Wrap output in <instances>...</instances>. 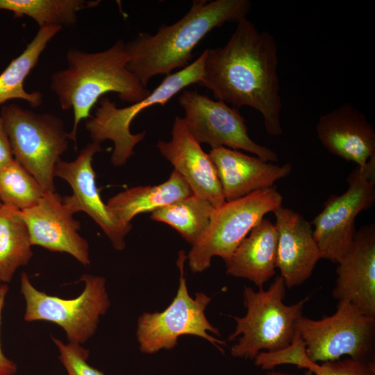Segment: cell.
<instances>
[{"mask_svg":"<svg viewBox=\"0 0 375 375\" xmlns=\"http://www.w3.org/2000/svg\"><path fill=\"white\" fill-rule=\"evenodd\" d=\"M200 85L237 109L249 106L262 116L267 133L282 134L283 108L278 74V45L267 31L247 18L237 23L227 43L207 49Z\"/></svg>","mask_w":375,"mask_h":375,"instance_id":"obj_1","label":"cell"},{"mask_svg":"<svg viewBox=\"0 0 375 375\" xmlns=\"http://www.w3.org/2000/svg\"><path fill=\"white\" fill-rule=\"evenodd\" d=\"M251 8L249 0H194L176 22L162 24L153 35L140 33L126 42L128 68L147 88L152 77L188 65L193 50L206 35L226 23L247 18Z\"/></svg>","mask_w":375,"mask_h":375,"instance_id":"obj_2","label":"cell"},{"mask_svg":"<svg viewBox=\"0 0 375 375\" xmlns=\"http://www.w3.org/2000/svg\"><path fill=\"white\" fill-rule=\"evenodd\" d=\"M129 59L122 40L99 52L72 49L67 53V67L51 76L50 88L61 108L73 110V127L69 135L75 144L79 123L92 116V108L104 94L115 92L122 101L131 104L150 94L128 69Z\"/></svg>","mask_w":375,"mask_h":375,"instance_id":"obj_3","label":"cell"},{"mask_svg":"<svg viewBox=\"0 0 375 375\" xmlns=\"http://www.w3.org/2000/svg\"><path fill=\"white\" fill-rule=\"evenodd\" d=\"M285 292L281 276L276 277L267 290L261 288L255 291L244 287L243 304L247 313L243 317H233L236 327L228 338L232 341L240 336L231 349L233 356L254 359L261 351H274L292 343L309 297L287 305L283 302Z\"/></svg>","mask_w":375,"mask_h":375,"instance_id":"obj_4","label":"cell"},{"mask_svg":"<svg viewBox=\"0 0 375 375\" xmlns=\"http://www.w3.org/2000/svg\"><path fill=\"white\" fill-rule=\"evenodd\" d=\"M205 50L193 62L165 76L162 81L143 99L124 108L117 107L109 98L100 99L95 114L87 119L85 128L92 142L109 140L114 143L111 162L115 166L126 164L134 154L135 147L145 137L146 132L132 134L130 126L142 110L155 105L164 106L176 94L192 84L200 85L203 75Z\"/></svg>","mask_w":375,"mask_h":375,"instance_id":"obj_5","label":"cell"},{"mask_svg":"<svg viewBox=\"0 0 375 375\" xmlns=\"http://www.w3.org/2000/svg\"><path fill=\"white\" fill-rule=\"evenodd\" d=\"M0 114L14 158L37 180L45 193L56 192V165L67 149L69 139L62 119L15 104L3 106Z\"/></svg>","mask_w":375,"mask_h":375,"instance_id":"obj_6","label":"cell"},{"mask_svg":"<svg viewBox=\"0 0 375 375\" xmlns=\"http://www.w3.org/2000/svg\"><path fill=\"white\" fill-rule=\"evenodd\" d=\"M283 199L276 188L272 186L226 201L215 208L208 226L187 256L192 272L207 269L214 256L224 262L228 260L265 215L282 206Z\"/></svg>","mask_w":375,"mask_h":375,"instance_id":"obj_7","label":"cell"},{"mask_svg":"<svg viewBox=\"0 0 375 375\" xmlns=\"http://www.w3.org/2000/svg\"><path fill=\"white\" fill-rule=\"evenodd\" d=\"M80 280L84 283L81 294L62 299L38 290L23 272L20 292L26 303L24 320L56 324L65 331L69 342H85L95 333L100 317L106 312L110 301L103 277L85 274Z\"/></svg>","mask_w":375,"mask_h":375,"instance_id":"obj_8","label":"cell"},{"mask_svg":"<svg viewBox=\"0 0 375 375\" xmlns=\"http://www.w3.org/2000/svg\"><path fill=\"white\" fill-rule=\"evenodd\" d=\"M186 258L185 251H180L176 261L180 270L179 286L172 303L162 312H144L138 319L136 335L142 353L151 354L172 349L184 335L202 338L224 353L222 346H226V342L208 333L221 335L205 314L211 298L202 292H197L194 298L189 294L184 274Z\"/></svg>","mask_w":375,"mask_h":375,"instance_id":"obj_9","label":"cell"},{"mask_svg":"<svg viewBox=\"0 0 375 375\" xmlns=\"http://www.w3.org/2000/svg\"><path fill=\"white\" fill-rule=\"evenodd\" d=\"M297 331L314 362L335 360L344 356L374 360L375 317L365 314L350 302L338 301L335 313L321 319L302 316Z\"/></svg>","mask_w":375,"mask_h":375,"instance_id":"obj_10","label":"cell"},{"mask_svg":"<svg viewBox=\"0 0 375 375\" xmlns=\"http://www.w3.org/2000/svg\"><path fill=\"white\" fill-rule=\"evenodd\" d=\"M348 188L331 195L310 224L322 258L338 262L349 249L356 233L358 215L375 202V155L364 167L357 166L348 176Z\"/></svg>","mask_w":375,"mask_h":375,"instance_id":"obj_11","label":"cell"},{"mask_svg":"<svg viewBox=\"0 0 375 375\" xmlns=\"http://www.w3.org/2000/svg\"><path fill=\"white\" fill-rule=\"evenodd\" d=\"M184 110L183 120L194 139L212 149L224 147L242 149L261 160L278 161L276 153L253 141L248 134L245 119L238 109L222 101H215L194 90H184L178 97Z\"/></svg>","mask_w":375,"mask_h":375,"instance_id":"obj_12","label":"cell"},{"mask_svg":"<svg viewBox=\"0 0 375 375\" xmlns=\"http://www.w3.org/2000/svg\"><path fill=\"white\" fill-rule=\"evenodd\" d=\"M103 150L99 143H88L74 160L67 162L60 159L56 165L55 176L67 181L72 189L71 195L62 197L63 203L74 214L82 211L88 215L113 247L122 251L126 247L125 237L132 225L114 216L100 196L92 160L94 156Z\"/></svg>","mask_w":375,"mask_h":375,"instance_id":"obj_13","label":"cell"},{"mask_svg":"<svg viewBox=\"0 0 375 375\" xmlns=\"http://www.w3.org/2000/svg\"><path fill=\"white\" fill-rule=\"evenodd\" d=\"M21 212L32 245L67 253L83 265H90L88 242L78 233L81 224L58 194L47 192L36 205Z\"/></svg>","mask_w":375,"mask_h":375,"instance_id":"obj_14","label":"cell"},{"mask_svg":"<svg viewBox=\"0 0 375 375\" xmlns=\"http://www.w3.org/2000/svg\"><path fill=\"white\" fill-rule=\"evenodd\" d=\"M333 297L348 301L362 312L375 317V226L356 231L352 243L338 262Z\"/></svg>","mask_w":375,"mask_h":375,"instance_id":"obj_15","label":"cell"},{"mask_svg":"<svg viewBox=\"0 0 375 375\" xmlns=\"http://www.w3.org/2000/svg\"><path fill=\"white\" fill-rule=\"evenodd\" d=\"M156 147L185 178L193 194L208 200L215 208L226 202L212 160L190 133L182 117H175L172 139L159 140Z\"/></svg>","mask_w":375,"mask_h":375,"instance_id":"obj_16","label":"cell"},{"mask_svg":"<svg viewBox=\"0 0 375 375\" xmlns=\"http://www.w3.org/2000/svg\"><path fill=\"white\" fill-rule=\"evenodd\" d=\"M273 213L278 234L276 268L290 289L310 277L322 255L310 222L283 205Z\"/></svg>","mask_w":375,"mask_h":375,"instance_id":"obj_17","label":"cell"},{"mask_svg":"<svg viewBox=\"0 0 375 375\" xmlns=\"http://www.w3.org/2000/svg\"><path fill=\"white\" fill-rule=\"evenodd\" d=\"M317 138L331 153L364 167L375 155V131L366 115L350 103L320 116Z\"/></svg>","mask_w":375,"mask_h":375,"instance_id":"obj_18","label":"cell"},{"mask_svg":"<svg viewBox=\"0 0 375 375\" xmlns=\"http://www.w3.org/2000/svg\"><path fill=\"white\" fill-rule=\"evenodd\" d=\"M208 155L215 167L226 201L272 187L292 170L290 164L274 165L224 147L212 149Z\"/></svg>","mask_w":375,"mask_h":375,"instance_id":"obj_19","label":"cell"},{"mask_svg":"<svg viewBox=\"0 0 375 375\" xmlns=\"http://www.w3.org/2000/svg\"><path fill=\"white\" fill-rule=\"evenodd\" d=\"M277 244L275 224L264 217L224 262L226 273L247 278L258 288H263L276 274Z\"/></svg>","mask_w":375,"mask_h":375,"instance_id":"obj_20","label":"cell"},{"mask_svg":"<svg viewBox=\"0 0 375 375\" xmlns=\"http://www.w3.org/2000/svg\"><path fill=\"white\" fill-rule=\"evenodd\" d=\"M192 194L193 192L185 178L174 169L161 184L127 188L110 198L106 205L119 220L131 224L139 214L152 212Z\"/></svg>","mask_w":375,"mask_h":375,"instance_id":"obj_21","label":"cell"},{"mask_svg":"<svg viewBox=\"0 0 375 375\" xmlns=\"http://www.w3.org/2000/svg\"><path fill=\"white\" fill-rule=\"evenodd\" d=\"M62 28L60 26L40 27L24 51L0 74V104L14 99L24 100L32 108L42 104V94L39 91L27 92L24 83L37 65L47 44Z\"/></svg>","mask_w":375,"mask_h":375,"instance_id":"obj_22","label":"cell"},{"mask_svg":"<svg viewBox=\"0 0 375 375\" xmlns=\"http://www.w3.org/2000/svg\"><path fill=\"white\" fill-rule=\"evenodd\" d=\"M30 234L22 212L0 205V280L10 283L33 256Z\"/></svg>","mask_w":375,"mask_h":375,"instance_id":"obj_23","label":"cell"},{"mask_svg":"<svg viewBox=\"0 0 375 375\" xmlns=\"http://www.w3.org/2000/svg\"><path fill=\"white\" fill-rule=\"evenodd\" d=\"M215 210L208 200L193 194L154 210L150 217L169 225L192 245L208 226Z\"/></svg>","mask_w":375,"mask_h":375,"instance_id":"obj_24","label":"cell"},{"mask_svg":"<svg viewBox=\"0 0 375 375\" xmlns=\"http://www.w3.org/2000/svg\"><path fill=\"white\" fill-rule=\"evenodd\" d=\"M99 1L88 0H0V10L15 17L28 16L40 27L69 26L77 21V12L97 6Z\"/></svg>","mask_w":375,"mask_h":375,"instance_id":"obj_25","label":"cell"},{"mask_svg":"<svg viewBox=\"0 0 375 375\" xmlns=\"http://www.w3.org/2000/svg\"><path fill=\"white\" fill-rule=\"evenodd\" d=\"M44 194L37 180L15 158L0 170L1 204L23 211L36 205Z\"/></svg>","mask_w":375,"mask_h":375,"instance_id":"obj_26","label":"cell"},{"mask_svg":"<svg viewBox=\"0 0 375 375\" xmlns=\"http://www.w3.org/2000/svg\"><path fill=\"white\" fill-rule=\"evenodd\" d=\"M254 363L265 370L281 365H292L310 371L315 362L309 358L305 342L297 331L290 344L274 351L260 352L254 358Z\"/></svg>","mask_w":375,"mask_h":375,"instance_id":"obj_27","label":"cell"},{"mask_svg":"<svg viewBox=\"0 0 375 375\" xmlns=\"http://www.w3.org/2000/svg\"><path fill=\"white\" fill-rule=\"evenodd\" d=\"M59 351V359L68 375H105L103 372L88 362L89 351L79 344H65L60 340L52 338Z\"/></svg>","mask_w":375,"mask_h":375,"instance_id":"obj_28","label":"cell"},{"mask_svg":"<svg viewBox=\"0 0 375 375\" xmlns=\"http://www.w3.org/2000/svg\"><path fill=\"white\" fill-rule=\"evenodd\" d=\"M310 372L315 375H375L374 360L352 358L315 362Z\"/></svg>","mask_w":375,"mask_h":375,"instance_id":"obj_29","label":"cell"},{"mask_svg":"<svg viewBox=\"0 0 375 375\" xmlns=\"http://www.w3.org/2000/svg\"><path fill=\"white\" fill-rule=\"evenodd\" d=\"M8 292V286L7 284L2 283L0 285V325L2 310ZM16 372V364L5 356L1 347L0 342V375H14Z\"/></svg>","mask_w":375,"mask_h":375,"instance_id":"obj_30","label":"cell"},{"mask_svg":"<svg viewBox=\"0 0 375 375\" xmlns=\"http://www.w3.org/2000/svg\"><path fill=\"white\" fill-rule=\"evenodd\" d=\"M14 160L10 140L0 114V170Z\"/></svg>","mask_w":375,"mask_h":375,"instance_id":"obj_31","label":"cell"},{"mask_svg":"<svg viewBox=\"0 0 375 375\" xmlns=\"http://www.w3.org/2000/svg\"><path fill=\"white\" fill-rule=\"evenodd\" d=\"M264 375H299L295 374H290L286 372H283L280 371H275L274 369L269 370Z\"/></svg>","mask_w":375,"mask_h":375,"instance_id":"obj_32","label":"cell"},{"mask_svg":"<svg viewBox=\"0 0 375 375\" xmlns=\"http://www.w3.org/2000/svg\"><path fill=\"white\" fill-rule=\"evenodd\" d=\"M1 284H2V283H1V280H0V285H1Z\"/></svg>","mask_w":375,"mask_h":375,"instance_id":"obj_33","label":"cell"},{"mask_svg":"<svg viewBox=\"0 0 375 375\" xmlns=\"http://www.w3.org/2000/svg\"><path fill=\"white\" fill-rule=\"evenodd\" d=\"M1 201H0V205H1Z\"/></svg>","mask_w":375,"mask_h":375,"instance_id":"obj_34","label":"cell"}]
</instances>
